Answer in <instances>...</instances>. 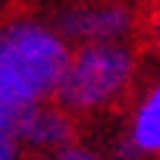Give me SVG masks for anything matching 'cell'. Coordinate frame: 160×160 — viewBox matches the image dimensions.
Segmentation results:
<instances>
[{
  "mask_svg": "<svg viewBox=\"0 0 160 160\" xmlns=\"http://www.w3.org/2000/svg\"><path fill=\"white\" fill-rule=\"evenodd\" d=\"M69 47L72 44L53 19L38 13H10L0 19V69L10 72L38 101L53 98Z\"/></svg>",
  "mask_w": 160,
  "mask_h": 160,
  "instance_id": "obj_2",
  "label": "cell"
},
{
  "mask_svg": "<svg viewBox=\"0 0 160 160\" xmlns=\"http://www.w3.org/2000/svg\"><path fill=\"white\" fill-rule=\"evenodd\" d=\"M53 22L69 44L135 41L138 35V13L122 0H69Z\"/></svg>",
  "mask_w": 160,
  "mask_h": 160,
  "instance_id": "obj_3",
  "label": "cell"
},
{
  "mask_svg": "<svg viewBox=\"0 0 160 160\" xmlns=\"http://www.w3.org/2000/svg\"><path fill=\"white\" fill-rule=\"evenodd\" d=\"M0 160H25V144L13 132H0Z\"/></svg>",
  "mask_w": 160,
  "mask_h": 160,
  "instance_id": "obj_9",
  "label": "cell"
},
{
  "mask_svg": "<svg viewBox=\"0 0 160 160\" xmlns=\"http://www.w3.org/2000/svg\"><path fill=\"white\" fill-rule=\"evenodd\" d=\"M122 138L116 144L119 160H160V66L138 78L129 94Z\"/></svg>",
  "mask_w": 160,
  "mask_h": 160,
  "instance_id": "obj_4",
  "label": "cell"
},
{
  "mask_svg": "<svg viewBox=\"0 0 160 160\" xmlns=\"http://www.w3.org/2000/svg\"><path fill=\"white\" fill-rule=\"evenodd\" d=\"M41 104L32 91H25L10 72L0 69V132H19L22 119L28 116V110Z\"/></svg>",
  "mask_w": 160,
  "mask_h": 160,
  "instance_id": "obj_6",
  "label": "cell"
},
{
  "mask_svg": "<svg viewBox=\"0 0 160 160\" xmlns=\"http://www.w3.org/2000/svg\"><path fill=\"white\" fill-rule=\"evenodd\" d=\"M16 138L25 148L35 151H60L63 144H69L75 138V119L53 101H41L28 110V116L22 119Z\"/></svg>",
  "mask_w": 160,
  "mask_h": 160,
  "instance_id": "obj_5",
  "label": "cell"
},
{
  "mask_svg": "<svg viewBox=\"0 0 160 160\" xmlns=\"http://www.w3.org/2000/svg\"><path fill=\"white\" fill-rule=\"evenodd\" d=\"M141 72L144 63L135 41L72 44L50 101L60 104L72 119L104 116L129 101Z\"/></svg>",
  "mask_w": 160,
  "mask_h": 160,
  "instance_id": "obj_1",
  "label": "cell"
},
{
  "mask_svg": "<svg viewBox=\"0 0 160 160\" xmlns=\"http://www.w3.org/2000/svg\"><path fill=\"white\" fill-rule=\"evenodd\" d=\"M138 32L144 41V50L154 57V63L160 66V0H151L148 10L138 16Z\"/></svg>",
  "mask_w": 160,
  "mask_h": 160,
  "instance_id": "obj_7",
  "label": "cell"
},
{
  "mask_svg": "<svg viewBox=\"0 0 160 160\" xmlns=\"http://www.w3.org/2000/svg\"><path fill=\"white\" fill-rule=\"evenodd\" d=\"M53 160H104L94 148H88V144H82V141H69V144H63L60 151H53Z\"/></svg>",
  "mask_w": 160,
  "mask_h": 160,
  "instance_id": "obj_8",
  "label": "cell"
}]
</instances>
